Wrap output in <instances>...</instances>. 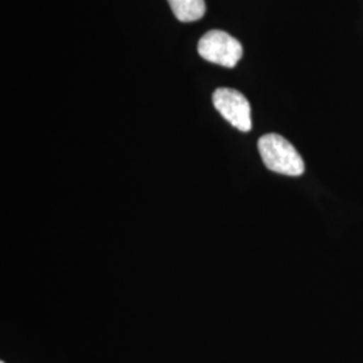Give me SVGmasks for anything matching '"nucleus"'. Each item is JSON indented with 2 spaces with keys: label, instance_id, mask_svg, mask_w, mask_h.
<instances>
[{
  "label": "nucleus",
  "instance_id": "1",
  "mask_svg": "<svg viewBox=\"0 0 363 363\" xmlns=\"http://www.w3.org/2000/svg\"><path fill=\"white\" fill-rule=\"evenodd\" d=\"M259 152L267 169L288 177H298L304 172V162L298 150L286 139L268 133L259 140Z\"/></svg>",
  "mask_w": 363,
  "mask_h": 363
},
{
  "label": "nucleus",
  "instance_id": "2",
  "mask_svg": "<svg viewBox=\"0 0 363 363\" xmlns=\"http://www.w3.org/2000/svg\"><path fill=\"white\" fill-rule=\"evenodd\" d=\"M199 55L211 64L234 67L242 58V45L222 30L208 31L198 42Z\"/></svg>",
  "mask_w": 363,
  "mask_h": 363
},
{
  "label": "nucleus",
  "instance_id": "3",
  "mask_svg": "<svg viewBox=\"0 0 363 363\" xmlns=\"http://www.w3.org/2000/svg\"><path fill=\"white\" fill-rule=\"evenodd\" d=\"M213 104L220 116L237 130H252L250 104L242 93L230 88H220L213 93Z\"/></svg>",
  "mask_w": 363,
  "mask_h": 363
},
{
  "label": "nucleus",
  "instance_id": "4",
  "mask_svg": "<svg viewBox=\"0 0 363 363\" xmlns=\"http://www.w3.org/2000/svg\"><path fill=\"white\" fill-rule=\"evenodd\" d=\"M175 18L181 22L199 21L206 11L205 0H167Z\"/></svg>",
  "mask_w": 363,
  "mask_h": 363
},
{
  "label": "nucleus",
  "instance_id": "5",
  "mask_svg": "<svg viewBox=\"0 0 363 363\" xmlns=\"http://www.w3.org/2000/svg\"><path fill=\"white\" fill-rule=\"evenodd\" d=\"M1 363H3V362H1Z\"/></svg>",
  "mask_w": 363,
  "mask_h": 363
}]
</instances>
